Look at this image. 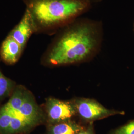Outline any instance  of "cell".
I'll return each mask as SVG.
<instances>
[{
	"mask_svg": "<svg viewBox=\"0 0 134 134\" xmlns=\"http://www.w3.org/2000/svg\"><path fill=\"white\" fill-rule=\"evenodd\" d=\"M86 125L77 120L47 125L46 134H77Z\"/></svg>",
	"mask_w": 134,
	"mask_h": 134,
	"instance_id": "cell-8",
	"label": "cell"
},
{
	"mask_svg": "<svg viewBox=\"0 0 134 134\" xmlns=\"http://www.w3.org/2000/svg\"><path fill=\"white\" fill-rule=\"evenodd\" d=\"M12 86V81L0 71V100L9 94Z\"/></svg>",
	"mask_w": 134,
	"mask_h": 134,
	"instance_id": "cell-12",
	"label": "cell"
},
{
	"mask_svg": "<svg viewBox=\"0 0 134 134\" xmlns=\"http://www.w3.org/2000/svg\"><path fill=\"white\" fill-rule=\"evenodd\" d=\"M77 112V119L85 125L94 123L110 116L123 115L124 111L108 109L93 98L75 97L72 98Z\"/></svg>",
	"mask_w": 134,
	"mask_h": 134,
	"instance_id": "cell-3",
	"label": "cell"
},
{
	"mask_svg": "<svg viewBox=\"0 0 134 134\" xmlns=\"http://www.w3.org/2000/svg\"><path fill=\"white\" fill-rule=\"evenodd\" d=\"M25 91L22 88H18L12 96L8 102L4 107L13 115L16 116L24 102Z\"/></svg>",
	"mask_w": 134,
	"mask_h": 134,
	"instance_id": "cell-9",
	"label": "cell"
},
{
	"mask_svg": "<svg viewBox=\"0 0 134 134\" xmlns=\"http://www.w3.org/2000/svg\"><path fill=\"white\" fill-rule=\"evenodd\" d=\"M28 10L34 34H53L90 9L86 0H23Z\"/></svg>",
	"mask_w": 134,
	"mask_h": 134,
	"instance_id": "cell-2",
	"label": "cell"
},
{
	"mask_svg": "<svg viewBox=\"0 0 134 134\" xmlns=\"http://www.w3.org/2000/svg\"><path fill=\"white\" fill-rule=\"evenodd\" d=\"M44 113L47 125L77 120L76 110L72 99L63 100L49 97L44 104Z\"/></svg>",
	"mask_w": 134,
	"mask_h": 134,
	"instance_id": "cell-4",
	"label": "cell"
},
{
	"mask_svg": "<svg viewBox=\"0 0 134 134\" xmlns=\"http://www.w3.org/2000/svg\"><path fill=\"white\" fill-rule=\"evenodd\" d=\"M33 127L45 121L44 113L36 103L31 94L25 91L24 101L18 115Z\"/></svg>",
	"mask_w": 134,
	"mask_h": 134,
	"instance_id": "cell-5",
	"label": "cell"
},
{
	"mask_svg": "<svg viewBox=\"0 0 134 134\" xmlns=\"http://www.w3.org/2000/svg\"><path fill=\"white\" fill-rule=\"evenodd\" d=\"M77 134H96L93 123H90L81 130Z\"/></svg>",
	"mask_w": 134,
	"mask_h": 134,
	"instance_id": "cell-14",
	"label": "cell"
},
{
	"mask_svg": "<svg viewBox=\"0 0 134 134\" xmlns=\"http://www.w3.org/2000/svg\"><path fill=\"white\" fill-rule=\"evenodd\" d=\"M87 1L89 2L90 3H91V4H93V3H99L101 2L102 0H86Z\"/></svg>",
	"mask_w": 134,
	"mask_h": 134,
	"instance_id": "cell-15",
	"label": "cell"
},
{
	"mask_svg": "<svg viewBox=\"0 0 134 134\" xmlns=\"http://www.w3.org/2000/svg\"><path fill=\"white\" fill-rule=\"evenodd\" d=\"M13 115L4 107L0 109V133L8 134Z\"/></svg>",
	"mask_w": 134,
	"mask_h": 134,
	"instance_id": "cell-11",
	"label": "cell"
},
{
	"mask_svg": "<svg viewBox=\"0 0 134 134\" xmlns=\"http://www.w3.org/2000/svg\"><path fill=\"white\" fill-rule=\"evenodd\" d=\"M23 51L19 44L8 35L1 46L0 56L6 64L13 65L18 61Z\"/></svg>",
	"mask_w": 134,
	"mask_h": 134,
	"instance_id": "cell-7",
	"label": "cell"
},
{
	"mask_svg": "<svg viewBox=\"0 0 134 134\" xmlns=\"http://www.w3.org/2000/svg\"><path fill=\"white\" fill-rule=\"evenodd\" d=\"M34 34V30L31 17L28 10L25 9L20 21L8 35L14 39L24 50L30 37Z\"/></svg>",
	"mask_w": 134,
	"mask_h": 134,
	"instance_id": "cell-6",
	"label": "cell"
},
{
	"mask_svg": "<svg viewBox=\"0 0 134 134\" xmlns=\"http://www.w3.org/2000/svg\"><path fill=\"white\" fill-rule=\"evenodd\" d=\"M42 59L51 67L73 66L92 60L100 50L103 37L100 21L78 18L56 33Z\"/></svg>",
	"mask_w": 134,
	"mask_h": 134,
	"instance_id": "cell-1",
	"label": "cell"
},
{
	"mask_svg": "<svg viewBox=\"0 0 134 134\" xmlns=\"http://www.w3.org/2000/svg\"><path fill=\"white\" fill-rule=\"evenodd\" d=\"M108 134H134V119L118 128L111 130Z\"/></svg>",
	"mask_w": 134,
	"mask_h": 134,
	"instance_id": "cell-13",
	"label": "cell"
},
{
	"mask_svg": "<svg viewBox=\"0 0 134 134\" xmlns=\"http://www.w3.org/2000/svg\"><path fill=\"white\" fill-rule=\"evenodd\" d=\"M33 126L19 116L13 115L8 134H14L24 132Z\"/></svg>",
	"mask_w": 134,
	"mask_h": 134,
	"instance_id": "cell-10",
	"label": "cell"
}]
</instances>
